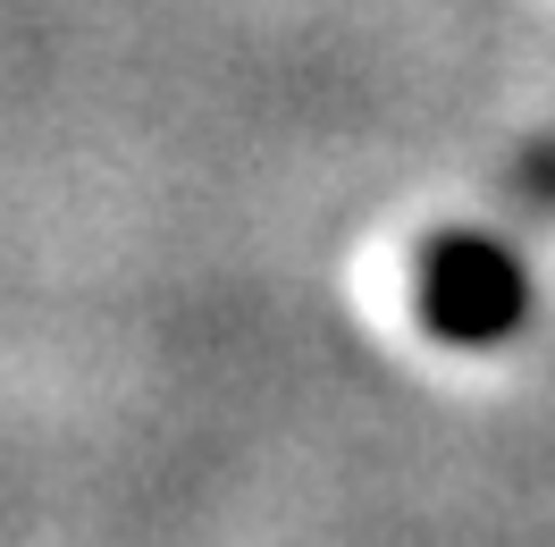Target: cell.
<instances>
[{"label": "cell", "mask_w": 555, "mask_h": 547, "mask_svg": "<svg viewBox=\"0 0 555 547\" xmlns=\"http://www.w3.org/2000/svg\"><path fill=\"white\" fill-rule=\"evenodd\" d=\"M421 311H429V329H447V338H505L521 320V270L496 244H447V253L429 262Z\"/></svg>", "instance_id": "6da1fadb"}]
</instances>
